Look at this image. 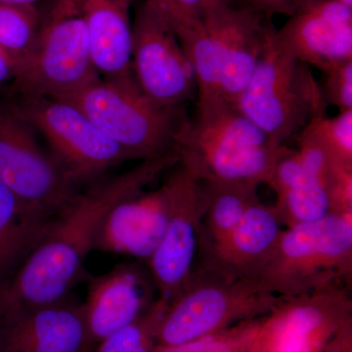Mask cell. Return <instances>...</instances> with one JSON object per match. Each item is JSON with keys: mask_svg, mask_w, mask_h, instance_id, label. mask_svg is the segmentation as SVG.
<instances>
[{"mask_svg": "<svg viewBox=\"0 0 352 352\" xmlns=\"http://www.w3.org/2000/svg\"><path fill=\"white\" fill-rule=\"evenodd\" d=\"M180 161L177 149L140 161L118 175L87 185L51 221L19 270L0 287V315L18 308L59 302L85 276L102 220L119 201L152 184Z\"/></svg>", "mask_w": 352, "mask_h": 352, "instance_id": "6da1fadb", "label": "cell"}, {"mask_svg": "<svg viewBox=\"0 0 352 352\" xmlns=\"http://www.w3.org/2000/svg\"><path fill=\"white\" fill-rule=\"evenodd\" d=\"M180 162L205 182L268 184L287 147L226 101L198 107L178 134Z\"/></svg>", "mask_w": 352, "mask_h": 352, "instance_id": "7a4b0ae2", "label": "cell"}, {"mask_svg": "<svg viewBox=\"0 0 352 352\" xmlns=\"http://www.w3.org/2000/svg\"><path fill=\"white\" fill-rule=\"evenodd\" d=\"M352 212L285 228L258 275L268 293L295 298L333 286L351 288Z\"/></svg>", "mask_w": 352, "mask_h": 352, "instance_id": "3957f363", "label": "cell"}, {"mask_svg": "<svg viewBox=\"0 0 352 352\" xmlns=\"http://www.w3.org/2000/svg\"><path fill=\"white\" fill-rule=\"evenodd\" d=\"M89 118L108 138L136 161L154 159L175 149L176 139L189 120L184 106L162 107L138 87L133 73L98 78L62 97Z\"/></svg>", "mask_w": 352, "mask_h": 352, "instance_id": "277c9868", "label": "cell"}, {"mask_svg": "<svg viewBox=\"0 0 352 352\" xmlns=\"http://www.w3.org/2000/svg\"><path fill=\"white\" fill-rule=\"evenodd\" d=\"M282 300L266 292L258 279L228 276L201 259L166 308L157 340L159 344L176 346L201 339L226 330L233 322L270 314Z\"/></svg>", "mask_w": 352, "mask_h": 352, "instance_id": "5b68a950", "label": "cell"}, {"mask_svg": "<svg viewBox=\"0 0 352 352\" xmlns=\"http://www.w3.org/2000/svg\"><path fill=\"white\" fill-rule=\"evenodd\" d=\"M273 28L251 80L235 106L275 143L298 135L325 116L320 82L310 67L285 50Z\"/></svg>", "mask_w": 352, "mask_h": 352, "instance_id": "8992f818", "label": "cell"}, {"mask_svg": "<svg viewBox=\"0 0 352 352\" xmlns=\"http://www.w3.org/2000/svg\"><path fill=\"white\" fill-rule=\"evenodd\" d=\"M98 78L80 7L76 0H52L34 50L2 95L62 98Z\"/></svg>", "mask_w": 352, "mask_h": 352, "instance_id": "52a82bcc", "label": "cell"}, {"mask_svg": "<svg viewBox=\"0 0 352 352\" xmlns=\"http://www.w3.org/2000/svg\"><path fill=\"white\" fill-rule=\"evenodd\" d=\"M16 110L47 141L50 153L78 186L111 168L136 161L74 104L44 96H8Z\"/></svg>", "mask_w": 352, "mask_h": 352, "instance_id": "ba28073f", "label": "cell"}, {"mask_svg": "<svg viewBox=\"0 0 352 352\" xmlns=\"http://www.w3.org/2000/svg\"><path fill=\"white\" fill-rule=\"evenodd\" d=\"M0 182L21 199L55 217L80 192V186L41 148L36 131L0 97Z\"/></svg>", "mask_w": 352, "mask_h": 352, "instance_id": "9c48e42d", "label": "cell"}, {"mask_svg": "<svg viewBox=\"0 0 352 352\" xmlns=\"http://www.w3.org/2000/svg\"><path fill=\"white\" fill-rule=\"evenodd\" d=\"M131 69L143 94L162 107L198 95L195 71L163 9L144 0L132 24Z\"/></svg>", "mask_w": 352, "mask_h": 352, "instance_id": "30bf717a", "label": "cell"}, {"mask_svg": "<svg viewBox=\"0 0 352 352\" xmlns=\"http://www.w3.org/2000/svg\"><path fill=\"white\" fill-rule=\"evenodd\" d=\"M166 177L170 189V212L163 239L147 265L159 298L168 305L188 281L200 252L201 221L205 212L204 182L182 163Z\"/></svg>", "mask_w": 352, "mask_h": 352, "instance_id": "8fae6325", "label": "cell"}, {"mask_svg": "<svg viewBox=\"0 0 352 352\" xmlns=\"http://www.w3.org/2000/svg\"><path fill=\"white\" fill-rule=\"evenodd\" d=\"M349 288L333 286L283 298L261 322L250 352H324L351 318Z\"/></svg>", "mask_w": 352, "mask_h": 352, "instance_id": "7c38bea8", "label": "cell"}, {"mask_svg": "<svg viewBox=\"0 0 352 352\" xmlns=\"http://www.w3.org/2000/svg\"><path fill=\"white\" fill-rule=\"evenodd\" d=\"M159 298L145 261L118 263L108 272L91 277L82 303L89 346L144 315Z\"/></svg>", "mask_w": 352, "mask_h": 352, "instance_id": "4fadbf2b", "label": "cell"}, {"mask_svg": "<svg viewBox=\"0 0 352 352\" xmlns=\"http://www.w3.org/2000/svg\"><path fill=\"white\" fill-rule=\"evenodd\" d=\"M88 347L82 303L68 296L0 315V352H85Z\"/></svg>", "mask_w": 352, "mask_h": 352, "instance_id": "5bb4252c", "label": "cell"}, {"mask_svg": "<svg viewBox=\"0 0 352 352\" xmlns=\"http://www.w3.org/2000/svg\"><path fill=\"white\" fill-rule=\"evenodd\" d=\"M170 212L168 180L151 191L138 192L113 206L102 220L94 251L145 261L163 239Z\"/></svg>", "mask_w": 352, "mask_h": 352, "instance_id": "9a60e30c", "label": "cell"}, {"mask_svg": "<svg viewBox=\"0 0 352 352\" xmlns=\"http://www.w3.org/2000/svg\"><path fill=\"white\" fill-rule=\"evenodd\" d=\"M276 38L296 59L324 73L352 59V8L318 0L291 16Z\"/></svg>", "mask_w": 352, "mask_h": 352, "instance_id": "2e32d148", "label": "cell"}, {"mask_svg": "<svg viewBox=\"0 0 352 352\" xmlns=\"http://www.w3.org/2000/svg\"><path fill=\"white\" fill-rule=\"evenodd\" d=\"M208 14L214 21L221 48L222 99L235 105L251 80L274 25L270 17L229 4Z\"/></svg>", "mask_w": 352, "mask_h": 352, "instance_id": "e0dca14e", "label": "cell"}, {"mask_svg": "<svg viewBox=\"0 0 352 352\" xmlns=\"http://www.w3.org/2000/svg\"><path fill=\"white\" fill-rule=\"evenodd\" d=\"M284 227L274 206L259 200L226 240L199 254L228 276L258 279L276 249Z\"/></svg>", "mask_w": 352, "mask_h": 352, "instance_id": "ac0fdd59", "label": "cell"}, {"mask_svg": "<svg viewBox=\"0 0 352 352\" xmlns=\"http://www.w3.org/2000/svg\"><path fill=\"white\" fill-rule=\"evenodd\" d=\"M87 24L92 60L102 78L131 74L132 0H76Z\"/></svg>", "mask_w": 352, "mask_h": 352, "instance_id": "d6986e66", "label": "cell"}, {"mask_svg": "<svg viewBox=\"0 0 352 352\" xmlns=\"http://www.w3.org/2000/svg\"><path fill=\"white\" fill-rule=\"evenodd\" d=\"M267 185L276 193L274 207L286 228L333 214L327 192L308 173L296 150L286 148Z\"/></svg>", "mask_w": 352, "mask_h": 352, "instance_id": "ffe728a7", "label": "cell"}, {"mask_svg": "<svg viewBox=\"0 0 352 352\" xmlns=\"http://www.w3.org/2000/svg\"><path fill=\"white\" fill-rule=\"evenodd\" d=\"M53 219L0 182V287L19 270Z\"/></svg>", "mask_w": 352, "mask_h": 352, "instance_id": "44dd1931", "label": "cell"}, {"mask_svg": "<svg viewBox=\"0 0 352 352\" xmlns=\"http://www.w3.org/2000/svg\"><path fill=\"white\" fill-rule=\"evenodd\" d=\"M166 13V12H164ZM183 50L195 71L198 107L223 101L221 96V48L210 14L203 18L168 14Z\"/></svg>", "mask_w": 352, "mask_h": 352, "instance_id": "7402d4cb", "label": "cell"}, {"mask_svg": "<svg viewBox=\"0 0 352 352\" xmlns=\"http://www.w3.org/2000/svg\"><path fill=\"white\" fill-rule=\"evenodd\" d=\"M204 182L205 212L201 221V250L226 240L254 204L261 200L258 185L247 182Z\"/></svg>", "mask_w": 352, "mask_h": 352, "instance_id": "603a6c76", "label": "cell"}, {"mask_svg": "<svg viewBox=\"0 0 352 352\" xmlns=\"http://www.w3.org/2000/svg\"><path fill=\"white\" fill-rule=\"evenodd\" d=\"M41 19L36 7L0 2V46L12 55L18 69L34 50Z\"/></svg>", "mask_w": 352, "mask_h": 352, "instance_id": "cb8c5ba5", "label": "cell"}, {"mask_svg": "<svg viewBox=\"0 0 352 352\" xmlns=\"http://www.w3.org/2000/svg\"><path fill=\"white\" fill-rule=\"evenodd\" d=\"M168 307L166 300L157 298L140 318L99 342L100 346L95 352H153L157 329Z\"/></svg>", "mask_w": 352, "mask_h": 352, "instance_id": "d4e9b609", "label": "cell"}, {"mask_svg": "<svg viewBox=\"0 0 352 352\" xmlns=\"http://www.w3.org/2000/svg\"><path fill=\"white\" fill-rule=\"evenodd\" d=\"M344 168L352 170V110L312 120L305 127Z\"/></svg>", "mask_w": 352, "mask_h": 352, "instance_id": "484cf974", "label": "cell"}, {"mask_svg": "<svg viewBox=\"0 0 352 352\" xmlns=\"http://www.w3.org/2000/svg\"><path fill=\"white\" fill-rule=\"evenodd\" d=\"M261 322L247 321L239 327L206 336L201 339L176 344H159L153 352H250Z\"/></svg>", "mask_w": 352, "mask_h": 352, "instance_id": "4316f807", "label": "cell"}, {"mask_svg": "<svg viewBox=\"0 0 352 352\" xmlns=\"http://www.w3.org/2000/svg\"><path fill=\"white\" fill-rule=\"evenodd\" d=\"M323 74L320 87L326 105L335 106L340 112L352 110V59L335 65Z\"/></svg>", "mask_w": 352, "mask_h": 352, "instance_id": "83f0119b", "label": "cell"}, {"mask_svg": "<svg viewBox=\"0 0 352 352\" xmlns=\"http://www.w3.org/2000/svg\"><path fill=\"white\" fill-rule=\"evenodd\" d=\"M318 0H228L229 6L252 11L265 17L278 14L289 17Z\"/></svg>", "mask_w": 352, "mask_h": 352, "instance_id": "f1b7e54d", "label": "cell"}, {"mask_svg": "<svg viewBox=\"0 0 352 352\" xmlns=\"http://www.w3.org/2000/svg\"><path fill=\"white\" fill-rule=\"evenodd\" d=\"M224 4H229L228 0H170V6L163 10L168 14H182L190 17L201 18Z\"/></svg>", "mask_w": 352, "mask_h": 352, "instance_id": "f546056e", "label": "cell"}, {"mask_svg": "<svg viewBox=\"0 0 352 352\" xmlns=\"http://www.w3.org/2000/svg\"><path fill=\"white\" fill-rule=\"evenodd\" d=\"M18 74V63L12 55L0 46V95L15 82Z\"/></svg>", "mask_w": 352, "mask_h": 352, "instance_id": "4dcf8cb0", "label": "cell"}, {"mask_svg": "<svg viewBox=\"0 0 352 352\" xmlns=\"http://www.w3.org/2000/svg\"><path fill=\"white\" fill-rule=\"evenodd\" d=\"M351 318L340 328L332 340L329 342L324 352H351Z\"/></svg>", "mask_w": 352, "mask_h": 352, "instance_id": "1f68e13d", "label": "cell"}, {"mask_svg": "<svg viewBox=\"0 0 352 352\" xmlns=\"http://www.w3.org/2000/svg\"><path fill=\"white\" fill-rule=\"evenodd\" d=\"M46 1V0H0L2 3L12 4V6H28V7H36L41 2Z\"/></svg>", "mask_w": 352, "mask_h": 352, "instance_id": "d6a6232c", "label": "cell"}, {"mask_svg": "<svg viewBox=\"0 0 352 352\" xmlns=\"http://www.w3.org/2000/svg\"><path fill=\"white\" fill-rule=\"evenodd\" d=\"M152 1H154L155 3L161 7L162 9L168 8L170 4V0H152Z\"/></svg>", "mask_w": 352, "mask_h": 352, "instance_id": "836d02e7", "label": "cell"}, {"mask_svg": "<svg viewBox=\"0 0 352 352\" xmlns=\"http://www.w3.org/2000/svg\"><path fill=\"white\" fill-rule=\"evenodd\" d=\"M337 1L340 2V3L344 4V6L351 7L352 8V0H337Z\"/></svg>", "mask_w": 352, "mask_h": 352, "instance_id": "e575fe53", "label": "cell"}, {"mask_svg": "<svg viewBox=\"0 0 352 352\" xmlns=\"http://www.w3.org/2000/svg\"><path fill=\"white\" fill-rule=\"evenodd\" d=\"M0 97H1V95H0Z\"/></svg>", "mask_w": 352, "mask_h": 352, "instance_id": "d590c367", "label": "cell"}]
</instances>
